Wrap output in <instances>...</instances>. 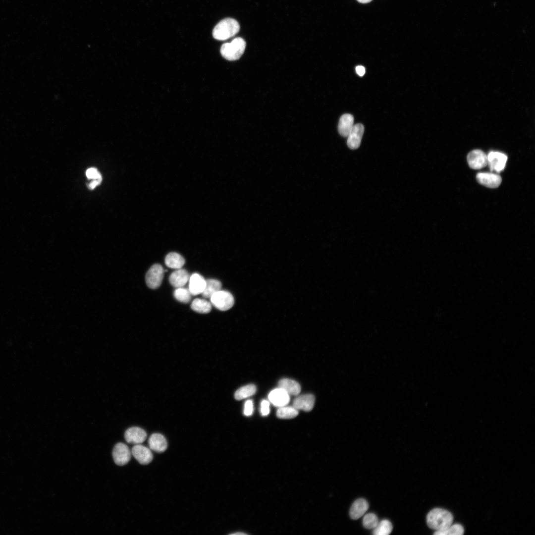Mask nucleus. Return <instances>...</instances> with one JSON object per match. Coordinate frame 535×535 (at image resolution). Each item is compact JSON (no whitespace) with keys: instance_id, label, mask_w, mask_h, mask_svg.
Masks as SVG:
<instances>
[{"instance_id":"obj_1","label":"nucleus","mask_w":535,"mask_h":535,"mask_svg":"<svg viewBox=\"0 0 535 535\" xmlns=\"http://www.w3.org/2000/svg\"><path fill=\"white\" fill-rule=\"evenodd\" d=\"M428 527L435 531L443 530L452 524L453 517L448 511L439 508L430 510L427 516Z\"/></svg>"},{"instance_id":"obj_2","label":"nucleus","mask_w":535,"mask_h":535,"mask_svg":"<svg viewBox=\"0 0 535 535\" xmlns=\"http://www.w3.org/2000/svg\"><path fill=\"white\" fill-rule=\"evenodd\" d=\"M240 25L234 19L226 18L220 20L213 30V37L218 40H227L239 32Z\"/></svg>"},{"instance_id":"obj_3","label":"nucleus","mask_w":535,"mask_h":535,"mask_svg":"<svg viewBox=\"0 0 535 535\" xmlns=\"http://www.w3.org/2000/svg\"><path fill=\"white\" fill-rule=\"evenodd\" d=\"M246 42L241 37L234 39L230 43H224L220 48V54L226 59L233 61L238 59L244 53Z\"/></svg>"},{"instance_id":"obj_4","label":"nucleus","mask_w":535,"mask_h":535,"mask_svg":"<svg viewBox=\"0 0 535 535\" xmlns=\"http://www.w3.org/2000/svg\"><path fill=\"white\" fill-rule=\"evenodd\" d=\"M210 299L213 305L222 311L230 309L234 303L233 295L227 291L221 290L213 295Z\"/></svg>"},{"instance_id":"obj_5","label":"nucleus","mask_w":535,"mask_h":535,"mask_svg":"<svg viewBox=\"0 0 535 535\" xmlns=\"http://www.w3.org/2000/svg\"><path fill=\"white\" fill-rule=\"evenodd\" d=\"M164 270L162 267L158 264L153 265L148 270L146 274V283L151 289H156L161 284L163 277Z\"/></svg>"},{"instance_id":"obj_6","label":"nucleus","mask_w":535,"mask_h":535,"mask_svg":"<svg viewBox=\"0 0 535 535\" xmlns=\"http://www.w3.org/2000/svg\"><path fill=\"white\" fill-rule=\"evenodd\" d=\"M487 165L490 170L495 171L497 173L503 170L507 160V157L504 154L499 152L491 151L487 155Z\"/></svg>"},{"instance_id":"obj_7","label":"nucleus","mask_w":535,"mask_h":535,"mask_svg":"<svg viewBox=\"0 0 535 535\" xmlns=\"http://www.w3.org/2000/svg\"><path fill=\"white\" fill-rule=\"evenodd\" d=\"M131 452L128 446L124 443H117L112 450V457L114 463L119 466L127 464L131 459Z\"/></svg>"},{"instance_id":"obj_8","label":"nucleus","mask_w":535,"mask_h":535,"mask_svg":"<svg viewBox=\"0 0 535 535\" xmlns=\"http://www.w3.org/2000/svg\"><path fill=\"white\" fill-rule=\"evenodd\" d=\"M469 166L474 169H480L487 165V157L482 151L474 150L470 152L467 158Z\"/></svg>"},{"instance_id":"obj_9","label":"nucleus","mask_w":535,"mask_h":535,"mask_svg":"<svg viewBox=\"0 0 535 535\" xmlns=\"http://www.w3.org/2000/svg\"><path fill=\"white\" fill-rule=\"evenodd\" d=\"M478 182L482 185L490 188H495L500 185L501 177L491 172H479L476 175Z\"/></svg>"},{"instance_id":"obj_10","label":"nucleus","mask_w":535,"mask_h":535,"mask_svg":"<svg viewBox=\"0 0 535 535\" xmlns=\"http://www.w3.org/2000/svg\"><path fill=\"white\" fill-rule=\"evenodd\" d=\"M364 132V127L362 124L354 125L347 136V144L352 150H355L360 145L362 138Z\"/></svg>"},{"instance_id":"obj_11","label":"nucleus","mask_w":535,"mask_h":535,"mask_svg":"<svg viewBox=\"0 0 535 535\" xmlns=\"http://www.w3.org/2000/svg\"><path fill=\"white\" fill-rule=\"evenodd\" d=\"M131 453L141 464H148L153 460V454L150 449L140 444H136L132 447Z\"/></svg>"},{"instance_id":"obj_12","label":"nucleus","mask_w":535,"mask_h":535,"mask_svg":"<svg viewBox=\"0 0 535 535\" xmlns=\"http://www.w3.org/2000/svg\"><path fill=\"white\" fill-rule=\"evenodd\" d=\"M146 437V431L142 428L136 427L129 428L124 433L126 441L128 443L135 445L143 443Z\"/></svg>"},{"instance_id":"obj_13","label":"nucleus","mask_w":535,"mask_h":535,"mask_svg":"<svg viewBox=\"0 0 535 535\" xmlns=\"http://www.w3.org/2000/svg\"><path fill=\"white\" fill-rule=\"evenodd\" d=\"M268 398L269 401L277 407L286 406L290 401V395L285 390L279 387L270 391Z\"/></svg>"},{"instance_id":"obj_14","label":"nucleus","mask_w":535,"mask_h":535,"mask_svg":"<svg viewBox=\"0 0 535 535\" xmlns=\"http://www.w3.org/2000/svg\"><path fill=\"white\" fill-rule=\"evenodd\" d=\"M315 401V398L313 394H303L295 398L293 402V406L298 410L309 412L313 409Z\"/></svg>"},{"instance_id":"obj_15","label":"nucleus","mask_w":535,"mask_h":535,"mask_svg":"<svg viewBox=\"0 0 535 535\" xmlns=\"http://www.w3.org/2000/svg\"><path fill=\"white\" fill-rule=\"evenodd\" d=\"M189 290L192 295L202 293L205 289L206 281L199 273H193L189 278Z\"/></svg>"},{"instance_id":"obj_16","label":"nucleus","mask_w":535,"mask_h":535,"mask_svg":"<svg viewBox=\"0 0 535 535\" xmlns=\"http://www.w3.org/2000/svg\"><path fill=\"white\" fill-rule=\"evenodd\" d=\"M190 278L188 272L182 268L177 269L169 276V281L171 285L175 287H182L188 282Z\"/></svg>"},{"instance_id":"obj_17","label":"nucleus","mask_w":535,"mask_h":535,"mask_svg":"<svg viewBox=\"0 0 535 535\" xmlns=\"http://www.w3.org/2000/svg\"><path fill=\"white\" fill-rule=\"evenodd\" d=\"M369 504L366 500L359 498L352 504L349 511V515L351 519L357 520L362 517L368 510Z\"/></svg>"},{"instance_id":"obj_18","label":"nucleus","mask_w":535,"mask_h":535,"mask_svg":"<svg viewBox=\"0 0 535 535\" xmlns=\"http://www.w3.org/2000/svg\"><path fill=\"white\" fill-rule=\"evenodd\" d=\"M151 449L157 452H162L167 448V444L165 438L160 433L152 434L148 440Z\"/></svg>"},{"instance_id":"obj_19","label":"nucleus","mask_w":535,"mask_h":535,"mask_svg":"<svg viewBox=\"0 0 535 535\" xmlns=\"http://www.w3.org/2000/svg\"><path fill=\"white\" fill-rule=\"evenodd\" d=\"M354 117L348 113L343 114L338 125V132L343 137H347L354 126Z\"/></svg>"},{"instance_id":"obj_20","label":"nucleus","mask_w":535,"mask_h":535,"mask_svg":"<svg viewBox=\"0 0 535 535\" xmlns=\"http://www.w3.org/2000/svg\"><path fill=\"white\" fill-rule=\"evenodd\" d=\"M278 387L283 389L289 395H297L301 391V386L296 381L289 378H282L278 382Z\"/></svg>"},{"instance_id":"obj_21","label":"nucleus","mask_w":535,"mask_h":535,"mask_svg":"<svg viewBox=\"0 0 535 535\" xmlns=\"http://www.w3.org/2000/svg\"><path fill=\"white\" fill-rule=\"evenodd\" d=\"M185 262L184 258L175 252L168 254L165 258V265L170 268L174 269L181 268Z\"/></svg>"},{"instance_id":"obj_22","label":"nucleus","mask_w":535,"mask_h":535,"mask_svg":"<svg viewBox=\"0 0 535 535\" xmlns=\"http://www.w3.org/2000/svg\"><path fill=\"white\" fill-rule=\"evenodd\" d=\"M206 281V286L202 294L204 298L210 299L213 295L221 290L222 284L220 281L215 279H208Z\"/></svg>"},{"instance_id":"obj_23","label":"nucleus","mask_w":535,"mask_h":535,"mask_svg":"<svg viewBox=\"0 0 535 535\" xmlns=\"http://www.w3.org/2000/svg\"><path fill=\"white\" fill-rule=\"evenodd\" d=\"M191 308L197 313L207 314L211 311L212 304L206 300L196 298L192 302Z\"/></svg>"},{"instance_id":"obj_24","label":"nucleus","mask_w":535,"mask_h":535,"mask_svg":"<svg viewBox=\"0 0 535 535\" xmlns=\"http://www.w3.org/2000/svg\"><path fill=\"white\" fill-rule=\"evenodd\" d=\"M393 529L391 522L386 519L379 522L377 526L373 529L372 534L374 535H388Z\"/></svg>"},{"instance_id":"obj_25","label":"nucleus","mask_w":535,"mask_h":535,"mask_svg":"<svg viewBox=\"0 0 535 535\" xmlns=\"http://www.w3.org/2000/svg\"><path fill=\"white\" fill-rule=\"evenodd\" d=\"M254 384H248L240 387L235 393L234 397L237 400L243 399L254 395L256 392Z\"/></svg>"},{"instance_id":"obj_26","label":"nucleus","mask_w":535,"mask_h":535,"mask_svg":"<svg viewBox=\"0 0 535 535\" xmlns=\"http://www.w3.org/2000/svg\"><path fill=\"white\" fill-rule=\"evenodd\" d=\"M298 410L293 406H283L279 407L276 412V416L280 419H292L298 415Z\"/></svg>"},{"instance_id":"obj_27","label":"nucleus","mask_w":535,"mask_h":535,"mask_svg":"<svg viewBox=\"0 0 535 535\" xmlns=\"http://www.w3.org/2000/svg\"><path fill=\"white\" fill-rule=\"evenodd\" d=\"M464 533L463 526L459 524H452L446 529L438 531H435L434 535H462Z\"/></svg>"},{"instance_id":"obj_28","label":"nucleus","mask_w":535,"mask_h":535,"mask_svg":"<svg viewBox=\"0 0 535 535\" xmlns=\"http://www.w3.org/2000/svg\"><path fill=\"white\" fill-rule=\"evenodd\" d=\"M174 298L179 302L188 303L191 299V294L189 289L179 287L174 291Z\"/></svg>"},{"instance_id":"obj_29","label":"nucleus","mask_w":535,"mask_h":535,"mask_svg":"<svg viewBox=\"0 0 535 535\" xmlns=\"http://www.w3.org/2000/svg\"><path fill=\"white\" fill-rule=\"evenodd\" d=\"M378 522L379 521L377 516L372 513L365 515L363 520V526L367 529H374L377 526Z\"/></svg>"},{"instance_id":"obj_30","label":"nucleus","mask_w":535,"mask_h":535,"mask_svg":"<svg viewBox=\"0 0 535 535\" xmlns=\"http://www.w3.org/2000/svg\"><path fill=\"white\" fill-rule=\"evenodd\" d=\"M86 176L89 179H98L102 180V177L100 172L95 168H90L86 171Z\"/></svg>"},{"instance_id":"obj_31","label":"nucleus","mask_w":535,"mask_h":535,"mask_svg":"<svg viewBox=\"0 0 535 535\" xmlns=\"http://www.w3.org/2000/svg\"><path fill=\"white\" fill-rule=\"evenodd\" d=\"M253 412V402L251 400L246 401L244 404V414L246 416H251Z\"/></svg>"},{"instance_id":"obj_32","label":"nucleus","mask_w":535,"mask_h":535,"mask_svg":"<svg viewBox=\"0 0 535 535\" xmlns=\"http://www.w3.org/2000/svg\"><path fill=\"white\" fill-rule=\"evenodd\" d=\"M269 402L266 400H263L261 403V413L262 416H267L269 413Z\"/></svg>"},{"instance_id":"obj_33","label":"nucleus","mask_w":535,"mask_h":535,"mask_svg":"<svg viewBox=\"0 0 535 535\" xmlns=\"http://www.w3.org/2000/svg\"><path fill=\"white\" fill-rule=\"evenodd\" d=\"M356 71L358 75L363 76L365 73V68L363 66L358 65L356 67Z\"/></svg>"},{"instance_id":"obj_34","label":"nucleus","mask_w":535,"mask_h":535,"mask_svg":"<svg viewBox=\"0 0 535 535\" xmlns=\"http://www.w3.org/2000/svg\"><path fill=\"white\" fill-rule=\"evenodd\" d=\"M102 180L98 179H94L88 184V188L90 189H94L97 185H99Z\"/></svg>"},{"instance_id":"obj_35","label":"nucleus","mask_w":535,"mask_h":535,"mask_svg":"<svg viewBox=\"0 0 535 535\" xmlns=\"http://www.w3.org/2000/svg\"><path fill=\"white\" fill-rule=\"evenodd\" d=\"M358 2L362 3H367L371 2L372 0H357Z\"/></svg>"},{"instance_id":"obj_36","label":"nucleus","mask_w":535,"mask_h":535,"mask_svg":"<svg viewBox=\"0 0 535 535\" xmlns=\"http://www.w3.org/2000/svg\"><path fill=\"white\" fill-rule=\"evenodd\" d=\"M232 535H245V533H241V532H239V533H233V534H232Z\"/></svg>"}]
</instances>
